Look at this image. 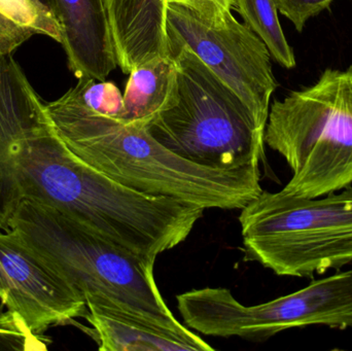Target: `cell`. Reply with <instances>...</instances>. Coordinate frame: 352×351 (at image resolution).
I'll list each match as a JSON object with an SVG mask.
<instances>
[{"label":"cell","instance_id":"4","mask_svg":"<svg viewBox=\"0 0 352 351\" xmlns=\"http://www.w3.org/2000/svg\"><path fill=\"white\" fill-rule=\"evenodd\" d=\"M169 55L177 66V91L173 103L148 126L151 135L202 166L260 168L266 127L188 47H173Z\"/></svg>","mask_w":352,"mask_h":351},{"label":"cell","instance_id":"5","mask_svg":"<svg viewBox=\"0 0 352 351\" xmlns=\"http://www.w3.org/2000/svg\"><path fill=\"white\" fill-rule=\"evenodd\" d=\"M246 259L279 276L314 278L352 263V188L304 198L263 191L239 216Z\"/></svg>","mask_w":352,"mask_h":351},{"label":"cell","instance_id":"3","mask_svg":"<svg viewBox=\"0 0 352 351\" xmlns=\"http://www.w3.org/2000/svg\"><path fill=\"white\" fill-rule=\"evenodd\" d=\"M264 138L293 171L285 193L318 198L351 187L352 66L327 68L311 86L275 100Z\"/></svg>","mask_w":352,"mask_h":351},{"label":"cell","instance_id":"15","mask_svg":"<svg viewBox=\"0 0 352 351\" xmlns=\"http://www.w3.org/2000/svg\"><path fill=\"white\" fill-rule=\"evenodd\" d=\"M72 92L89 109L118 120L123 109V94L113 82L91 78H78Z\"/></svg>","mask_w":352,"mask_h":351},{"label":"cell","instance_id":"7","mask_svg":"<svg viewBox=\"0 0 352 351\" xmlns=\"http://www.w3.org/2000/svg\"><path fill=\"white\" fill-rule=\"evenodd\" d=\"M168 52L186 47L252 111L266 127L270 100L278 84L262 39L231 14L211 24L184 6L167 8Z\"/></svg>","mask_w":352,"mask_h":351},{"label":"cell","instance_id":"14","mask_svg":"<svg viewBox=\"0 0 352 351\" xmlns=\"http://www.w3.org/2000/svg\"><path fill=\"white\" fill-rule=\"evenodd\" d=\"M0 10L16 22L61 43L62 32L52 10L41 0H0Z\"/></svg>","mask_w":352,"mask_h":351},{"label":"cell","instance_id":"19","mask_svg":"<svg viewBox=\"0 0 352 351\" xmlns=\"http://www.w3.org/2000/svg\"><path fill=\"white\" fill-rule=\"evenodd\" d=\"M168 4H178L192 10L211 24H219L233 10L234 0H167Z\"/></svg>","mask_w":352,"mask_h":351},{"label":"cell","instance_id":"6","mask_svg":"<svg viewBox=\"0 0 352 351\" xmlns=\"http://www.w3.org/2000/svg\"><path fill=\"white\" fill-rule=\"evenodd\" d=\"M176 301L186 327L211 337L263 340L310 326L345 330L352 328V270L254 306L242 304L225 288L188 291Z\"/></svg>","mask_w":352,"mask_h":351},{"label":"cell","instance_id":"20","mask_svg":"<svg viewBox=\"0 0 352 351\" xmlns=\"http://www.w3.org/2000/svg\"><path fill=\"white\" fill-rule=\"evenodd\" d=\"M41 1L43 2V3H45V5L47 6V0H41ZM47 8H49V6H47Z\"/></svg>","mask_w":352,"mask_h":351},{"label":"cell","instance_id":"12","mask_svg":"<svg viewBox=\"0 0 352 351\" xmlns=\"http://www.w3.org/2000/svg\"><path fill=\"white\" fill-rule=\"evenodd\" d=\"M176 91L177 66L173 56L146 62L130 72L118 120L148 128L173 103Z\"/></svg>","mask_w":352,"mask_h":351},{"label":"cell","instance_id":"17","mask_svg":"<svg viewBox=\"0 0 352 351\" xmlns=\"http://www.w3.org/2000/svg\"><path fill=\"white\" fill-rule=\"evenodd\" d=\"M335 0H275L278 12L301 33L310 19L331 8Z\"/></svg>","mask_w":352,"mask_h":351},{"label":"cell","instance_id":"13","mask_svg":"<svg viewBox=\"0 0 352 351\" xmlns=\"http://www.w3.org/2000/svg\"><path fill=\"white\" fill-rule=\"evenodd\" d=\"M233 8L262 39L277 63L287 69L296 67L295 53L281 28L275 0H234Z\"/></svg>","mask_w":352,"mask_h":351},{"label":"cell","instance_id":"9","mask_svg":"<svg viewBox=\"0 0 352 351\" xmlns=\"http://www.w3.org/2000/svg\"><path fill=\"white\" fill-rule=\"evenodd\" d=\"M85 319L101 351H213L175 315H163L107 295L85 299Z\"/></svg>","mask_w":352,"mask_h":351},{"label":"cell","instance_id":"2","mask_svg":"<svg viewBox=\"0 0 352 351\" xmlns=\"http://www.w3.org/2000/svg\"><path fill=\"white\" fill-rule=\"evenodd\" d=\"M8 230L84 300L91 295H107L152 313L173 315L155 280L156 260L107 240L55 208L32 202L21 203Z\"/></svg>","mask_w":352,"mask_h":351},{"label":"cell","instance_id":"10","mask_svg":"<svg viewBox=\"0 0 352 351\" xmlns=\"http://www.w3.org/2000/svg\"><path fill=\"white\" fill-rule=\"evenodd\" d=\"M61 28V45L76 78L105 80L119 67L107 0H47Z\"/></svg>","mask_w":352,"mask_h":351},{"label":"cell","instance_id":"18","mask_svg":"<svg viewBox=\"0 0 352 351\" xmlns=\"http://www.w3.org/2000/svg\"><path fill=\"white\" fill-rule=\"evenodd\" d=\"M36 33L0 10V57L12 55Z\"/></svg>","mask_w":352,"mask_h":351},{"label":"cell","instance_id":"1","mask_svg":"<svg viewBox=\"0 0 352 351\" xmlns=\"http://www.w3.org/2000/svg\"><path fill=\"white\" fill-rule=\"evenodd\" d=\"M45 109L76 157L132 191L223 210H241L263 192L260 168L221 170L190 162L162 146L148 128L89 109L72 89Z\"/></svg>","mask_w":352,"mask_h":351},{"label":"cell","instance_id":"16","mask_svg":"<svg viewBox=\"0 0 352 351\" xmlns=\"http://www.w3.org/2000/svg\"><path fill=\"white\" fill-rule=\"evenodd\" d=\"M51 339L33 333L22 317L12 311L0 315V351H45Z\"/></svg>","mask_w":352,"mask_h":351},{"label":"cell","instance_id":"11","mask_svg":"<svg viewBox=\"0 0 352 351\" xmlns=\"http://www.w3.org/2000/svg\"><path fill=\"white\" fill-rule=\"evenodd\" d=\"M118 66L124 73L168 56L167 0H107Z\"/></svg>","mask_w":352,"mask_h":351},{"label":"cell","instance_id":"8","mask_svg":"<svg viewBox=\"0 0 352 351\" xmlns=\"http://www.w3.org/2000/svg\"><path fill=\"white\" fill-rule=\"evenodd\" d=\"M0 300L38 335L87 315L84 299L8 230L0 231Z\"/></svg>","mask_w":352,"mask_h":351}]
</instances>
